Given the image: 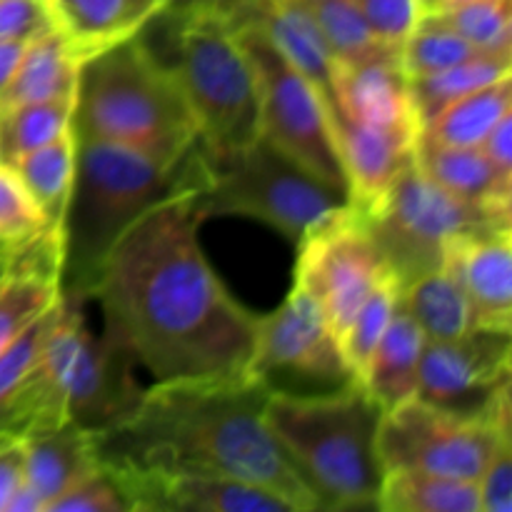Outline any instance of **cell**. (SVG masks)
Masks as SVG:
<instances>
[{"instance_id": "cell-1", "label": "cell", "mask_w": 512, "mask_h": 512, "mask_svg": "<svg viewBox=\"0 0 512 512\" xmlns=\"http://www.w3.org/2000/svg\"><path fill=\"white\" fill-rule=\"evenodd\" d=\"M185 193L150 210L110 250L90 300L103 335L155 383L248 375L258 315L225 290L198 243L203 220Z\"/></svg>"}, {"instance_id": "cell-2", "label": "cell", "mask_w": 512, "mask_h": 512, "mask_svg": "<svg viewBox=\"0 0 512 512\" xmlns=\"http://www.w3.org/2000/svg\"><path fill=\"white\" fill-rule=\"evenodd\" d=\"M270 390L245 373L153 383L128 418L95 433L100 465L225 475L278 495L293 512H315L313 493L265 423Z\"/></svg>"}, {"instance_id": "cell-3", "label": "cell", "mask_w": 512, "mask_h": 512, "mask_svg": "<svg viewBox=\"0 0 512 512\" xmlns=\"http://www.w3.org/2000/svg\"><path fill=\"white\" fill-rule=\"evenodd\" d=\"M60 223V295L90 303L100 268L118 240L158 205L198 193L213 160L203 140L178 158L105 140H80Z\"/></svg>"}, {"instance_id": "cell-4", "label": "cell", "mask_w": 512, "mask_h": 512, "mask_svg": "<svg viewBox=\"0 0 512 512\" xmlns=\"http://www.w3.org/2000/svg\"><path fill=\"white\" fill-rule=\"evenodd\" d=\"M383 408L355 378L333 393L273 388L265 423L313 493L318 510L378 508L385 468L378 450Z\"/></svg>"}, {"instance_id": "cell-5", "label": "cell", "mask_w": 512, "mask_h": 512, "mask_svg": "<svg viewBox=\"0 0 512 512\" xmlns=\"http://www.w3.org/2000/svg\"><path fill=\"white\" fill-rule=\"evenodd\" d=\"M70 128L80 140H105L145 153L178 158L200 143L173 65L135 38L80 63Z\"/></svg>"}, {"instance_id": "cell-6", "label": "cell", "mask_w": 512, "mask_h": 512, "mask_svg": "<svg viewBox=\"0 0 512 512\" xmlns=\"http://www.w3.org/2000/svg\"><path fill=\"white\" fill-rule=\"evenodd\" d=\"M178 75L210 160L228 158L260 135L258 78L223 0H200L178 28Z\"/></svg>"}, {"instance_id": "cell-7", "label": "cell", "mask_w": 512, "mask_h": 512, "mask_svg": "<svg viewBox=\"0 0 512 512\" xmlns=\"http://www.w3.org/2000/svg\"><path fill=\"white\" fill-rule=\"evenodd\" d=\"M343 205H348L343 193L260 135L228 158L213 160L208 183L193 195L203 223L215 215H245L290 240H300Z\"/></svg>"}, {"instance_id": "cell-8", "label": "cell", "mask_w": 512, "mask_h": 512, "mask_svg": "<svg viewBox=\"0 0 512 512\" xmlns=\"http://www.w3.org/2000/svg\"><path fill=\"white\" fill-rule=\"evenodd\" d=\"M363 220L400 288L443 268L450 243L460 235L490 225H510V215L445 193L415 160Z\"/></svg>"}, {"instance_id": "cell-9", "label": "cell", "mask_w": 512, "mask_h": 512, "mask_svg": "<svg viewBox=\"0 0 512 512\" xmlns=\"http://www.w3.org/2000/svg\"><path fill=\"white\" fill-rule=\"evenodd\" d=\"M225 5V3H223ZM233 18V15H230ZM240 43L258 78L260 138L288 153L315 178L348 198L343 165L333 135L330 108L313 83L248 20L233 18Z\"/></svg>"}, {"instance_id": "cell-10", "label": "cell", "mask_w": 512, "mask_h": 512, "mask_svg": "<svg viewBox=\"0 0 512 512\" xmlns=\"http://www.w3.org/2000/svg\"><path fill=\"white\" fill-rule=\"evenodd\" d=\"M508 440L510 425L468 418L418 398L385 410L378 430L385 473L413 470L473 483H478L495 450Z\"/></svg>"}, {"instance_id": "cell-11", "label": "cell", "mask_w": 512, "mask_h": 512, "mask_svg": "<svg viewBox=\"0 0 512 512\" xmlns=\"http://www.w3.org/2000/svg\"><path fill=\"white\" fill-rule=\"evenodd\" d=\"M298 245L295 285L313 295L340 343L365 298L393 273L350 203L310 228Z\"/></svg>"}, {"instance_id": "cell-12", "label": "cell", "mask_w": 512, "mask_h": 512, "mask_svg": "<svg viewBox=\"0 0 512 512\" xmlns=\"http://www.w3.org/2000/svg\"><path fill=\"white\" fill-rule=\"evenodd\" d=\"M512 330L473 328L453 340H425L418 395L423 403L510 425Z\"/></svg>"}, {"instance_id": "cell-13", "label": "cell", "mask_w": 512, "mask_h": 512, "mask_svg": "<svg viewBox=\"0 0 512 512\" xmlns=\"http://www.w3.org/2000/svg\"><path fill=\"white\" fill-rule=\"evenodd\" d=\"M278 370H293L335 385L353 378L323 310L298 285L273 313L258 318L255 330L248 375L270 383V375Z\"/></svg>"}, {"instance_id": "cell-14", "label": "cell", "mask_w": 512, "mask_h": 512, "mask_svg": "<svg viewBox=\"0 0 512 512\" xmlns=\"http://www.w3.org/2000/svg\"><path fill=\"white\" fill-rule=\"evenodd\" d=\"M128 512H293L278 495L225 478L175 468H103Z\"/></svg>"}, {"instance_id": "cell-15", "label": "cell", "mask_w": 512, "mask_h": 512, "mask_svg": "<svg viewBox=\"0 0 512 512\" xmlns=\"http://www.w3.org/2000/svg\"><path fill=\"white\" fill-rule=\"evenodd\" d=\"M133 355L85 325L65 365V408L70 423L93 433L113 428L138 405L143 388L133 375Z\"/></svg>"}, {"instance_id": "cell-16", "label": "cell", "mask_w": 512, "mask_h": 512, "mask_svg": "<svg viewBox=\"0 0 512 512\" xmlns=\"http://www.w3.org/2000/svg\"><path fill=\"white\" fill-rule=\"evenodd\" d=\"M330 120L348 185V203L365 215L378 208L400 173L413 163L420 133L358 123L338 110L330 113Z\"/></svg>"}, {"instance_id": "cell-17", "label": "cell", "mask_w": 512, "mask_h": 512, "mask_svg": "<svg viewBox=\"0 0 512 512\" xmlns=\"http://www.w3.org/2000/svg\"><path fill=\"white\" fill-rule=\"evenodd\" d=\"M510 225H490L453 240L443 268L455 275L478 328L512 330Z\"/></svg>"}, {"instance_id": "cell-18", "label": "cell", "mask_w": 512, "mask_h": 512, "mask_svg": "<svg viewBox=\"0 0 512 512\" xmlns=\"http://www.w3.org/2000/svg\"><path fill=\"white\" fill-rule=\"evenodd\" d=\"M333 88L335 108L330 113L338 110L358 123L420 133L398 50H385L355 63H338Z\"/></svg>"}, {"instance_id": "cell-19", "label": "cell", "mask_w": 512, "mask_h": 512, "mask_svg": "<svg viewBox=\"0 0 512 512\" xmlns=\"http://www.w3.org/2000/svg\"><path fill=\"white\" fill-rule=\"evenodd\" d=\"M175 0H48L55 30L80 60L135 38Z\"/></svg>"}, {"instance_id": "cell-20", "label": "cell", "mask_w": 512, "mask_h": 512, "mask_svg": "<svg viewBox=\"0 0 512 512\" xmlns=\"http://www.w3.org/2000/svg\"><path fill=\"white\" fill-rule=\"evenodd\" d=\"M95 470H100L95 433L70 420L23 440V483L38 495L43 512L70 485Z\"/></svg>"}, {"instance_id": "cell-21", "label": "cell", "mask_w": 512, "mask_h": 512, "mask_svg": "<svg viewBox=\"0 0 512 512\" xmlns=\"http://www.w3.org/2000/svg\"><path fill=\"white\" fill-rule=\"evenodd\" d=\"M415 165L445 193L465 203L510 215L512 180L503 178L480 148L433 143L418 135Z\"/></svg>"}, {"instance_id": "cell-22", "label": "cell", "mask_w": 512, "mask_h": 512, "mask_svg": "<svg viewBox=\"0 0 512 512\" xmlns=\"http://www.w3.org/2000/svg\"><path fill=\"white\" fill-rule=\"evenodd\" d=\"M423 348V330L418 328V323L410 318V313L398 300V310H395L388 330L365 363L363 373L355 378L368 390L370 398L383 408V413L408 403L418 395Z\"/></svg>"}, {"instance_id": "cell-23", "label": "cell", "mask_w": 512, "mask_h": 512, "mask_svg": "<svg viewBox=\"0 0 512 512\" xmlns=\"http://www.w3.org/2000/svg\"><path fill=\"white\" fill-rule=\"evenodd\" d=\"M83 60L73 53L58 30L30 40L8 88L0 95V108L45 100H73Z\"/></svg>"}, {"instance_id": "cell-24", "label": "cell", "mask_w": 512, "mask_h": 512, "mask_svg": "<svg viewBox=\"0 0 512 512\" xmlns=\"http://www.w3.org/2000/svg\"><path fill=\"white\" fill-rule=\"evenodd\" d=\"M400 305L418 323L425 340H453L478 328L473 308L448 268H438L403 285Z\"/></svg>"}, {"instance_id": "cell-25", "label": "cell", "mask_w": 512, "mask_h": 512, "mask_svg": "<svg viewBox=\"0 0 512 512\" xmlns=\"http://www.w3.org/2000/svg\"><path fill=\"white\" fill-rule=\"evenodd\" d=\"M512 113V73L473 90L440 110L420 128V138L443 145L480 148L490 130Z\"/></svg>"}, {"instance_id": "cell-26", "label": "cell", "mask_w": 512, "mask_h": 512, "mask_svg": "<svg viewBox=\"0 0 512 512\" xmlns=\"http://www.w3.org/2000/svg\"><path fill=\"white\" fill-rule=\"evenodd\" d=\"M385 512H480V490L473 480L388 470L380 485L378 508Z\"/></svg>"}, {"instance_id": "cell-27", "label": "cell", "mask_w": 512, "mask_h": 512, "mask_svg": "<svg viewBox=\"0 0 512 512\" xmlns=\"http://www.w3.org/2000/svg\"><path fill=\"white\" fill-rule=\"evenodd\" d=\"M510 73V53H478L473 58L463 60V63L438 70V73L408 78L410 103H413L418 125L423 128L428 120H433L450 103H455L463 95L485 88V85L495 83V80L505 78Z\"/></svg>"}, {"instance_id": "cell-28", "label": "cell", "mask_w": 512, "mask_h": 512, "mask_svg": "<svg viewBox=\"0 0 512 512\" xmlns=\"http://www.w3.org/2000/svg\"><path fill=\"white\" fill-rule=\"evenodd\" d=\"M75 150H78V143L70 130V133L20 155L13 163L15 173L20 175L28 193L40 205L48 223L58 230L63 223L65 205H68L70 185H73Z\"/></svg>"}, {"instance_id": "cell-29", "label": "cell", "mask_w": 512, "mask_h": 512, "mask_svg": "<svg viewBox=\"0 0 512 512\" xmlns=\"http://www.w3.org/2000/svg\"><path fill=\"white\" fill-rule=\"evenodd\" d=\"M73 100H45L0 108V163L13 165L20 155L70 133Z\"/></svg>"}, {"instance_id": "cell-30", "label": "cell", "mask_w": 512, "mask_h": 512, "mask_svg": "<svg viewBox=\"0 0 512 512\" xmlns=\"http://www.w3.org/2000/svg\"><path fill=\"white\" fill-rule=\"evenodd\" d=\"M400 65H403L408 78H420V75L438 73V70L458 65L473 55L485 53L473 43L455 33L450 25L438 20L435 15L423 13L420 23L415 25L413 33L400 45Z\"/></svg>"}, {"instance_id": "cell-31", "label": "cell", "mask_w": 512, "mask_h": 512, "mask_svg": "<svg viewBox=\"0 0 512 512\" xmlns=\"http://www.w3.org/2000/svg\"><path fill=\"white\" fill-rule=\"evenodd\" d=\"M300 3L313 15L338 63H355L385 50H395L375 40L353 0H300Z\"/></svg>"}, {"instance_id": "cell-32", "label": "cell", "mask_w": 512, "mask_h": 512, "mask_svg": "<svg viewBox=\"0 0 512 512\" xmlns=\"http://www.w3.org/2000/svg\"><path fill=\"white\" fill-rule=\"evenodd\" d=\"M398 300L400 285L393 275H388V278L365 298V303L360 305L355 318L350 320L348 330H345L343 338H340V353H343V360L353 378H358V375L363 373L365 363L370 360L373 350L378 348L380 338L385 335L395 310H398Z\"/></svg>"}, {"instance_id": "cell-33", "label": "cell", "mask_w": 512, "mask_h": 512, "mask_svg": "<svg viewBox=\"0 0 512 512\" xmlns=\"http://www.w3.org/2000/svg\"><path fill=\"white\" fill-rule=\"evenodd\" d=\"M438 20L463 35L485 53H512V5L510 0H468L430 10Z\"/></svg>"}, {"instance_id": "cell-34", "label": "cell", "mask_w": 512, "mask_h": 512, "mask_svg": "<svg viewBox=\"0 0 512 512\" xmlns=\"http://www.w3.org/2000/svg\"><path fill=\"white\" fill-rule=\"evenodd\" d=\"M53 225L23 185L13 165L0 163V248L18 250Z\"/></svg>"}, {"instance_id": "cell-35", "label": "cell", "mask_w": 512, "mask_h": 512, "mask_svg": "<svg viewBox=\"0 0 512 512\" xmlns=\"http://www.w3.org/2000/svg\"><path fill=\"white\" fill-rule=\"evenodd\" d=\"M375 40L400 50L415 25L423 18L418 0H353Z\"/></svg>"}, {"instance_id": "cell-36", "label": "cell", "mask_w": 512, "mask_h": 512, "mask_svg": "<svg viewBox=\"0 0 512 512\" xmlns=\"http://www.w3.org/2000/svg\"><path fill=\"white\" fill-rule=\"evenodd\" d=\"M45 512H128V505L118 485L100 465V470L85 475L63 495H58Z\"/></svg>"}, {"instance_id": "cell-37", "label": "cell", "mask_w": 512, "mask_h": 512, "mask_svg": "<svg viewBox=\"0 0 512 512\" xmlns=\"http://www.w3.org/2000/svg\"><path fill=\"white\" fill-rule=\"evenodd\" d=\"M55 30L48 0H0V40L30 43Z\"/></svg>"}, {"instance_id": "cell-38", "label": "cell", "mask_w": 512, "mask_h": 512, "mask_svg": "<svg viewBox=\"0 0 512 512\" xmlns=\"http://www.w3.org/2000/svg\"><path fill=\"white\" fill-rule=\"evenodd\" d=\"M480 512H512V440L500 445L478 478Z\"/></svg>"}, {"instance_id": "cell-39", "label": "cell", "mask_w": 512, "mask_h": 512, "mask_svg": "<svg viewBox=\"0 0 512 512\" xmlns=\"http://www.w3.org/2000/svg\"><path fill=\"white\" fill-rule=\"evenodd\" d=\"M23 483V440L0 435V512Z\"/></svg>"}, {"instance_id": "cell-40", "label": "cell", "mask_w": 512, "mask_h": 512, "mask_svg": "<svg viewBox=\"0 0 512 512\" xmlns=\"http://www.w3.org/2000/svg\"><path fill=\"white\" fill-rule=\"evenodd\" d=\"M480 150H483L485 158L490 160V165H493L503 178L512 180V113L505 115V118L490 130V135L483 140Z\"/></svg>"}, {"instance_id": "cell-41", "label": "cell", "mask_w": 512, "mask_h": 512, "mask_svg": "<svg viewBox=\"0 0 512 512\" xmlns=\"http://www.w3.org/2000/svg\"><path fill=\"white\" fill-rule=\"evenodd\" d=\"M28 43H18V40H0V95L8 88L10 78H13L15 68H18L23 50Z\"/></svg>"}, {"instance_id": "cell-42", "label": "cell", "mask_w": 512, "mask_h": 512, "mask_svg": "<svg viewBox=\"0 0 512 512\" xmlns=\"http://www.w3.org/2000/svg\"><path fill=\"white\" fill-rule=\"evenodd\" d=\"M10 253H13V250H0V278H3V273H5V265H8V258H10Z\"/></svg>"}, {"instance_id": "cell-43", "label": "cell", "mask_w": 512, "mask_h": 512, "mask_svg": "<svg viewBox=\"0 0 512 512\" xmlns=\"http://www.w3.org/2000/svg\"><path fill=\"white\" fill-rule=\"evenodd\" d=\"M458 3H468V0H435V8L433 10L445 8V5H458ZM428 13H430V10H428Z\"/></svg>"}, {"instance_id": "cell-44", "label": "cell", "mask_w": 512, "mask_h": 512, "mask_svg": "<svg viewBox=\"0 0 512 512\" xmlns=\"http://www.w3.org/2000/svg\"><path fill=\"white\" fill-rule=\"evenodd\" d=\"M420 8H423V13H428V10L435 8V0H418Z\"/></svg>"}, {"instance_id": "cell-45", "label": "cell", "mask_w": 512, "mask_h": 512, "mask_svg": "<svg viewBox=\"0 0 512 512\" xmlns=\"http://www.w3.org/2000/svg\"><path fill=\"white\" fill-rule=\"evenodd\" d=\"M0 250H3V248H0Z\"/></svg>"}]
</instances>
